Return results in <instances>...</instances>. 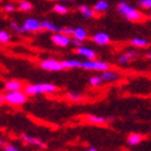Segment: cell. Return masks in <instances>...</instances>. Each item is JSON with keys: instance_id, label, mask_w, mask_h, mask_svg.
<instances>
[{"instance_id": "obj_1", "label": "cell", "mask_w": 151, "mask_h": 151, "mask_svg": "<svg viewBox=\"0 0 151 151\" xmlns=\"http://www.w3.org/2000/svg\"><path fill=\"white\" fill-rule=\"evenodd\" d=\"M117 10L118 12L122 15V16H124L128 21H132V22H138L142 19V14L138 10L135 9L134 6L129 5L127 1H120L117 6Z\"/></svg>"}, {"instance_id": "obj_2", "label": "cell", "mask_w": 151, "mask_h": 151, "mask_svg": "<svg viewBox=\"0 0 151 151\" xmlns=\"http://www.w3.org/2000/svg\"><path fill=\"white\" fill-rule=\"evenodd\" d=\"M57 90L58 87L53 84H35V85H27L25 87V92L28 96H35L42 93H53Z\"/></svg>"}, {"instance_id": "obj_3", "label": "cell", "mask_w": 151, "mask_h": 151, "mask_svg": "<svg viewBox=\"0 0 151 151\" xmlns=\"http://www.w3.org/2000/svg\"><path fill=\"white\" fill-rule=\"evenodd\" d=\"M3 102L10 104V106H21L24 104L27 100V93L24 91H9L6 92L4 96H1Z\"/></svg>"}, {"instance_id": "obj_4", "label": "cell", "mask_w": 151, "mask_h": 151, "mask_svg": "<svg viewBox=\"0 0 151 151\" xmlns=\"http://www.w3.org/2000/svg\"><path fill=\"white\" fill-rule=\"evenodd\" d=\"M81 68H82L84 70L104 71V70H108V69H109V64L106 63V62H102V60H96V59L87 60V59H86L85 62H82Z\"/></svg>"}, {"instance_id": "obj_5", "label": "cell", "mask_w": 151, "mask_h": 151, "mask_svg": "<svg viewBox=\"0 0 151 151\" xmlns=\"http://www.w3.org/2000/svg\"><path fill=\"white\" fill-rule=\"evenodd\" d=\"M40 65L43 70H47V71H60V70L64 69L63 63L58 59H54V58L44 59L40 63Z\"/></svg>"}, {"instance_id": "obj_6", "label": "cell", "mask_w": 151, "mask_h": 151, "mask_svg": "<svg viewBox=\"0 0 151 151\" xmlns=\"http://www.w3.org/2000/svg\"><path fill=\"white\" fill-rule=\"evenodd\" d=\"M71 41L73 40L70 38V36H68V35H65L63 32H54L53 36H52V42L58 47L65 48L71 43Z\"/></svg>"}, {"instance_id": "obj_7", "label": "cell", "mask_w": 151, "mask_h": 151, "mask_svg": "<svg viewBox=\"0 0 151 151\" xmlns=\"http://www.w3.org/2000/svg\"><path fill=\"white\" fill-rule=\"evenodd\" d=\"M25 28V32H37L42 29V24L41 21H38L37 19H33V17H29V19H26L22 24Z\"/></svg>"}, {"instance_id": "obj_8", "label": "cell", "mask_w": 151, "mask_h": 151, "mask_svg": "<svg viewBox=\"0 0 151 151\" xmlns=\"http://www.w3.org/2000/svg\"><path fill=\"white\" fill-rule=\"evenodd\" d=\"M75 52L78 53L79 55H81L82 58H85L87 60H92L96 59V52L90 48V47H84V46H80L78 48H75Z\"/></svg>"}, {"instance_id": "obj_9", "label": "cell", "mask_w": 151, "mask_h": 151, "mask_svg": "<svg viewBox=\"0 0 151 151\" xmlns=\"http://www.w3.org/2000/svg\"><path fill=\"white\" fill-rule=\"evenodd\" d=\"M92 41L93 43L99 44V46H107L111 42V37L104 32H97L92 36Z\"/></svg>"}, {"instance_id": "obj_10", "label": "cell", "mask_w": 151, "mask_h": 151, "mask_svg": "<svg viewBox=\"0 0 151 151\" xmlns=\"http://www.w3.org/2000/svg\"><path fill=\"white\" fill-rule=\"evenodd\" d=\"M4 90L6 92H9V91H20V90H22V84L19 80H7L4 84Z\"/></svg>"}, {"instance_id": "obj_11", "label": "cell", "mask_w": 151, "mask_h": 151, "mask_svg": "<svg viewBox=\"0 0 151 151\" xmlns=\"http://www.w3.org/2000/svg\"><path fill=\"white\" fill-rule=\"evenodd\" d=\"M101 78L103 80V82H107V84H109V82H114L119 79V75L116 73V71H112V70H104L102 71L101 74Z\"/></svg>"}, {"instance_id": "obj_12", "label": "cell", "mask_w": 151, "mask_h": 151, "mask_svg": "<svg viewBox=\"0 0 151 151\" xmlns=\"http://www.w3.org/2000/svg\"><path fill=\"white\" fill-rule=\"evenodd\" d=\"M64 69H78V68H81L82 62L78 59H64L62 60Z\"/></svg>"}, {"instance_id": "obj_13", "label": "cell", "mask_w": 151, "mask_h": 151, "mask_svg": "<svg viewBox=\"0 0 151 151\" xmlns=\"http://www.w3.org/2000/svg\"><path fill=\"white\" fill-rule=\"evenodd\" d=\"M41 24H42V29H44V31H48V32H62V29L63 28H60L58 27L57 25L54 24H52L50 21H47V20H44V21H41Z\"/></svg>"}, {"instance_id": "obj_14", "label": "cell", "mask_w": 151, "mask_h": 151, "mask_svg": "<svg viewBox=\"0 0 151 151\" xmlns=\"http://www.w3.org/2000/svg\"><path fill=\"white\" fill-rule=\"evenodd\" d=\"M73 38H76L80 41H86L87 40V31L84 27H76L74 28V33H73Z\"/></svg>"}, {"instance_id": "obj_15", "label": "cell", "mask_w": 151, "mask_h": 151, "mask_svg": "<svg viewBox=\"0 0 151 151\" xmlns=\"http://www.w3.org/2000/svg\"><path fill=\"white\" fill-rule=\"evenodd\" d=\"M135 57H137V53L134 50H127L123 53V54H120L118 57V62L119 63H128V62H130L132 59H134Z\"/></svg>"}, {"instance_id": "obj_16", "label": "cell", "mask_w": 151, "mask_h": 151, "mask_svg": "<svg viewBox=\"0 0 151 151\" xmlns=\"http://www.w3.org/2000/svg\"><path fill=\"white\" fill-rule=\"evenodd\" d=\"M22 139H24V141L28 145H35V146H38V147H44L46 146V144L42 142L41 140L36 139V138H32V137H28V135H24Z\"/></svg>"}, {"instance_id": "obj_17", "label": "cell", "mask_w": 151, "mask_h": 151, "mask_svg": "<svg viewBox=\"0 0 151 151\" xmlns=\"http://www.w3.org/2000/svg\"><path fill=\"white\" fill-rule=\"evenodd\" d=\"M79 11L81 12L82 16L86 17V19L93 17V16H95V12H96L95 9H91V7H88V6H86V5H81V6L79 7Z\"/></svg>"}, {"instance_id": "obj_18", "label": "cell", "mask_w": 151, "mask_h": 151, "mask_svg": "<svg viewBox=\"0 0 151 151\" xmlns=\"http://www.w3.org/2000/svg\"><path fill=\"white\" fill-rule=\"evenodd\" d=\"M130 43H132V46L137 48H145L149 46V41L145 38H141V37H135V38L130 41Z\"/></svg>"}, {"instance_id": "obj_19", "label": "cell", "mask_w": 151, "mask_h": 151, "mask_svg": "<svg viewBox=\"0 0 151 151\" xmlns=\"http://www.w3.org/2000/svg\"><path fill=\"white\" fill-rule=\"evenodd\" d=\"M141 141H142V137L140 134L133 133V134H130L129 137H128V144H129L130 146H137V145L140 144Z\"/></svg>"}, {"instance_id": "obj_20", "label": "cell", "mask_w": 151, "mask_h": 151, "mask_svg": "<svg viewBox=\"0 0 151 151\" xmlns=\"http://www.w3.org/2000/svg\"><path fill=\"white\" fill-rule=\"evenodd\" d=\"M93 9L96 10V12H104L109 9V4H108V1H106V0H99V1L93 5Z\"/></svg>"}, {"instance_id": "obj_21", "label": "cell", "mask_w": 151, "mask_h": 151, "mask_svg": "<svg viewBox=\"0 0 151 151\" xmlns=\"http://www.w3.org/2000/svg\"><path fill=\"white\" fill-rule=\"evenodd\" d=\"M32 4L28 1V0H21L19 3V10L22 11V12H28L32 10Z\"/></svg>"}, {"instance_id": "obj_22", "label": "cell", "mask_w": 151, "mask_h": 151, "mask_svg": "<svg viewBox=\"0 0 151 151\" xmlns=\"http://www.w3.org/2000/svg\"><path fill=\"white\" fill-rule=\"evenodd\" d=\"M86 119H87V122L92 123V124H103L106 122V118H103L101 116H92V114L87 116Z\"/></svg>"}, {"instance_id": "obj_23", "label": "cell", "mask_w": 151, "mask_h": 151, "mask_svg": "<svg viewBox=\"0 0 151 151\" xmlns=\"http://www.w3.org/2000/svg\"><path fill=\"white\" fill-rule=\"evenodd\" d=\"M11 40V37H10V33L5 31V29H1L0 31V43H3V44H6V43H9Z\"/></svg>"}, {"instance_id": "obj_24", "label": "cell", "mask_w": 151, "mask_h": 151, "mask_svg": "<svg viewBox=\"0 0 151 151\" xmlns=\"http://www.w3.org/2000/svg\"><path fill=\"white\" fill-rule=\"evenodd\" d=\"M88 82H90V85L91 86H95V87H97V86H100L102 82H103V80H102V78L101 76H97V75H93V76H91L88 79Z\"/></svg>"}, {"instance_id": "obj_25", "label": "cell", "mask_w": 151, "mask_h": 151, "mask_svg": "<svg viewBox=\"0 0 151 151\" xmlns=\"http://www.w3.org/2000/svg\"><path fill=\"white\" fill-rule=\"evenodd\" d=\"M53 11H55L59 15H65L68 12V7L64 6L63 4H55L54 6H53Z\"/></svg>"}, {"instance_id": "obj_26", "label": "cell", "mask_w": 151, "mask_h": 151, "mask_svg": "<svg viewBox=\"0 0 151 151\" xmlns=\"http://www.w3.org/2000/svg\"><path fill=\"white\" fill-rule=\"evenodd\" d=\"M11 28H12L16 33H24V32H25L24 26H22V25L20 26V25L17 24V22H12V24H11Z\"/></svg>"}, {"instance_id": "obj_27", "label": "cell", "mask_w": 151, "mask_h": 151, "mask_svg": "<svg viewBox=\"0 0 151 151\" xmlns=\"http://www.w3.org/2000/svg\"><path fill=\"white\" fill-rule=\"evenodd\" d=\"M68 99L69 101H74V102H78V101H81L82 97L79 95V93H75V92H70L68 93Z\"/></svg>"}, {"instance_id": "obj_28", "label": "cell", "mask_w": 151, "mask_h": 151, "mask_svg": "<svg viewBox=\"0 0 151 151\" xmlns=\"http://www.w3.org/2000/svg\"><path fill=\"white\" fill-rule=\"evenodd\" d=\"M139 5L144 9L151 10V0H139Z\"/></svg>"}, {"instance_id": "obj_29", "label": "cell", "mask_w": 151, "mask_h": 151, "mask_svg": "<svg viewBox=\"0 0 151 151\" xmlns=\"http://www.w3.org/2000/svg\"><path fill=\"white\" fill-rule=\"evenodd\" d=\"M3 150L4 151H19L20 149L16 147V146H14V145H9V144H5L3 146Z\"/></svg>"}, {"instance_id": "obj_30", "label": "cell", "mask_w": 151, "mask_h": 151, "mask_svg": "<svg viewBox=\"0 0 151 151\" xmlns=\"http://www.w3.org/2000/svg\"><path fill=\"white\" fill-rule=\"evenodd\" d=\"M3 9H4V11H6V12H12V11L15 10V6H14L12 4H5Z\"/></svg>"}, {"instance_id": "obj_31", "label": "cell", "mask_w": 151, "mask_h": 151, "mask_svg": "<svg viewBox=\"0 0 151 151\" xmlns=\"http://www.w3.org/2000/svg\"><path fill=\"white\" fill-rule=\"evenodd\" d=\"M62 32L65 33V35H68V36H73L74 28H73V27H64V28L62 29Z\"/></svg>"}, {"instance_id": "obj_32", "label": "cell", "mask_w": 151, "mask_h": 151, "mask_svg": "<svg viewBox=\"0 0 151 151\" xmlns=\"http://www.w3.org/2000/svg\"><path fill=\"white\" fill-rule=\"evenodd\" d=\"M71 43H73V46H74L75 48H78V47L82 46V41H80V40H76V38H73Z\"/></svg>"}, {"instance_id": "obj_33", "label": "cell", "mask_w": 151, "mask_h": 151, "mask_svg": "<svg viewBox=\"0 0 151 151\" xmlns=\"http://www.w3.org/2000/svg\"><path fill=\"white\" fill-rule=\"evenodd\" d=\"M87 150H88V151H97V149H96L95 146H90Z\"/></svg>"}, {"instance_id": "obj_34", "label": "cell", "mask_w": 151, "mask_h": 151, "mask_svg": "<svg viewBox=\"0 0 151 151\" xmlns=\"http://www.w3.org/2000/svg\"><path fill=\"white\" fill-rule=\"evenodd\" d=\"M147 58H149V59H151V53H147Z\"/></svg>"}, {"instance_id": "obj_35", "label": "cell", "mask_w": 151, "mask_h": 151, "mask_svg": "<svg viewBox=\"0 0 151 151\" xmlns=\"http://www.w3.org/2000/svg\"><path fill=\"white\" fill-rule=\"evenodd\" d=\"M60 1H70V0H60Z\"/></svg>"}]
</instances>
